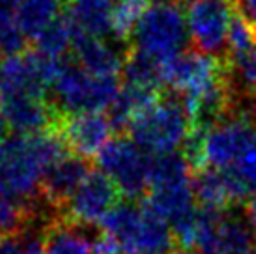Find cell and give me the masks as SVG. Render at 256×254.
<instances>
[{
    "label": "cell",
    "instance_id": "6da1fadb",
    "mask_svg": "<svg viewBox=\"0 0 256 254\" xmlns=\"http://www.w3.org/2000/svg\"><path fill=\"white\" fill-rule=\"evenodd\" d=\"M66 154L70 150L56 131L6 136L0 142V190L38 213L43 176Z\"/></svg>",
    "mask_w": 256,
    "mask_h": 254
},
{
    "label": "cell",
    "instance_id": "7a4b0ae2",
    "mask_svg": "<svg viewBox=\"0 0 256 254\" xmlns=\"http://www.w3.org/2000/svg\"><path fill=\"white\" fill-rule=\"evenodd\" d=\"M192 178V164L185 156L154 157L146 204L170 224L174 236L185 248L192 247L200 217Z\"/></svg>",
    "mask_w": 256,
    "mask_h": 254
},
{
    "label": "cell",
    "instance_id": "3957f363",
    "mask_svg": "<svg viewBox=\"0 0 256 254\" xmlns=\"http://www.w3.org/2000/svg\"><path fill=\"white\" fill-rule=\"evenodd\" d=\"M101 232L110 236L124 254H172L174 232L148 204L122 202L100 222Z\"/></svg>",
    "mask_w": 256,
    "mask_h": 254
},
{
    "label": "cell",
    "instance_id": "277c9868",
    "mask_svg": "<svg viewBox=\"0 0 256 254\" xmlns=\"http://www.w3.org/2000/svg\"><path fill=\"white\" fill-rule=\"evenodd\" d=\"M131 138L154 157L178 154L191 140L194 127L191 116L176 98H159L129 126Z\"/></svg>",
    "mask_w": 256,
    "mask_h": 254
},
{
    "label": "cell",
    "instance_id": "5b68a950",
    "mask_svg": "<svg viewBox=\"0 0 256 254\" xmlns=\"http://www.w3.org/2000/svg\"><path fill=\"white\" fill-rule=\"evenodd\" d=\"M129 40L133 42V50L166 64L185 52L189 42L187 15L178 2L156 0L146 8Z\"/></svg>",
    "mask_w": 256,
    "mask_h": 254
},
{
    "label": "cell",
    "instance_id": "8992f818",
    "mask_svg": "<svg viewBox=\"0 0 256 254\" xmlns=\"http://www.w3.org/2000/svg\"><path fill=\"white\" fill-rule=\"evenodd\" d=\"M54 106L66 116L103 112L112 106L122 90L120 77H94L77 64L66 62L52 84Z\"/></svg>",
    "mask_w": 256,
    "mask_h": 254
},
{
    "label": "cell",
    "instance_id": "52a82bcc",
    "mask_svg": "<svg viewBox=\"0 0 256 254\" xmlns=\"http://www.w3.org/2000/svg\"><path fill=\"white\" fill-rule=\"evenodd\" d=\"M98 162L101 172L116 185L118 192L129 200L148 192L154 159L133 138H112L98 154Z\"/></svg>",
    "mask_w": 256,
    "mask_h": 254
},
{
    "label": "cell",
    "instance_id": "ba28073f",
    "mask_svg": "<svg viewBox=\"0 0 256 254\" xmlns=\"http://www.w3.org/2000/svg\"><path fill=\"white\" fill-rule=\"evenodd\" d=\"M254 230L245 217L202 210L192 240L194 254H252Z\"/></svg>",
    "mask_w": 256,
    "mask_h": 254
},
{
    "label": "cell",
    "instance_id": "9c48e42d",
    "mask_svg": "<svg viewBox=\"0 0 256 254\" xmlns=\"http://www.w3.org/2000/svg\"><path fill=\"white\" fill-rule=\"evenodd\" d=\"M185 15L189 40L200 52L217 58L228 49V34L234 21L228 0H194Z\"/></svg>",
    "mask_w": 256,
    "mask_h": 254
},
{
    "label": "cell",
    "instance_id": "30bf717a",
    "mask_svg": "<svg viewBox=\"0 0 256 254\" xmlns=\"http://www.w3.org/2000/svg\"><path fill=\"white\" fill-rule=\"evenodd\" d=\"M224 78L219 58L200 50H185L163 64V84L184 94V101L196 98Z\"/></svg>",
    "mask_w": 256,
    "mask_h": 254
},
{
    "label": "cell",
    "instance_id": "8fae6325",
    "mask_svg": "<svg viewBox=\"0 0 256 254\" xmlns=\"http://www.w3.org/2000/svg\"><path fill=\"white\" fill-rule=\"evenodd\" d=\"M118 189L107 174L92 170L73 198L68 202L60 217L77 226L100 224L118 204Z\"/></svg>",
    "mask_w": 256,
    "mask_h": 254
},
{
    "label": "cell",
    "instance_id": "7c38bea8",
    "mask_svg": "<svg viewBox=\"0 0 256 254\" xmlns=\"http://www.w3.org/2000/svg\"><path fill=\"white\" fill-rule=\"evenodd\" d=\"M0 108L15 134H40L54 131L64 114L42 96L17 94L0 98Z\"/></svg>",
    "mask_w": 256,
    "mask_h": 254
},
{
    "label": "cell",
    "instance_id": "4fadbf2b",
    "mask_svg": "<svg viewBox=\"0 0 256 254\" xmlns=\"http://www.w3.org/2000/svg\"><path fill=\"white\" fill-rule=\"evenodd\" d=\"M54 131L62 136V140L66 142L72 154L90 161V157H98L101 150L112 140L110 134L114 127L108 116L103 112L73 114V116L64 114Z\"/></svg>",
    "mask_w": 256,
    "mask_h": 254
},
{
    "label": "cell",
    "instance_id": "5bb4252c",
    "mask_svg": "<svg viewBox=\"0 0 256 254\" xmlns=\"http://www.w3.org/2000/svg\"><path fill=\"white\" fill-rule=\"evenodd\" d=\"M90 172L92 166L88 159L75 156L72 152L66 154L64 157L52 162L43 176V200L56 212V215H60Z\"/></svg>",
    "mask_w": 256,
    "mask_h": 254
},
{
    "label": "cell",
    "instance_id": "9a60e30c",
    "mask_svg": "<svg viewBox=\"0 0 256 254\" xmlns=\"http://www.w3.org/2000/svg\"><path fill=\"white\" fill-rule=\"evenodd\" d=\"M77 36L105 40L112 36L114 0H68V17Z\"/></svg>",
    "mask_w": 256,
    "mask_h": 254
},
{
    "label": "cell",
    "instance_id": "2e32d148",
    "mask_svg": "<svg viewBox=\"0 0 256 254\" xmlns=\"http://www.w3.org/2000/svg\"><path fill=\"white\" fill-rule=\"evenodd\" d=\"M77 66L94 77H118L124 70V58L118 49L98 38L75 34L73 43Z\"/></svg>",
    "mask_w": 256,
    "mask_h": 254
},
{
    "label": "cell",
    "instance_id": "e0dca14e",
    "mask_svg": "<svg viewBox=\"0 0 256 254\" xmlns=\"http://www.w3.org/2000/svg\"><path fill=\"white\" fill-rule=\"evenodd\" d=\"M62 0H15L14 17L21 34L34 40L60 19Z\"/></svg>",
    "mask_w": 256,
    "mask_h": 254
},
{
    "label": "cell",
    "instance_id": "ac0fdd59",
    "mask_svg": "<svg viewBox=\"0 0 256 254\" xmlns=\"http://www.w3.org/2000/svg\"><path fill=\"white\" fill-rule=\"evenodd\" d=\"M192 187L196 202L206 212H226L228 206L238 202L232 185L220 170L206 166L198 168L192 178Z\"/></svg>",
    "mask_w": 256,
    "mask_h": 254
},
{
    "label": "cell",
    "instance_id": "d6986e66",
    "mask_svg": "<svg viewBox=\"0 0 256 254\" xmlns=\"http://www.w3.org/2000/svg\"><path fill=\"white\" fill-rule=\"evenodd\" d=\"M42 238L45 254H94V243L86 240L77 224L68 222L60 215L47 220Z\"/></svg>",
    "mask_w": 256,
    "mask_h": 254
},
{
    "label": "cell",
    "instance_id": "ffe728a7",
    "mask_svg": "<svg viewBox=\"0 0 256 254\" xmlns=\"http://www.w3.org/2000/svg\"><path fill=\"white\" fill-rule=\"evenodd\" d=\"M159 99V92L140 88V86L124 84L118 98L114 99L112 106L108 108V120L112 124L114 131L129 129L136 116L150 108Z\"/></svg>",
    "mask_w": 256,
    "mask_h": 254
},
{
    "label": "cell",
    "instance_id": "44dd1931",
    "mask_svg": "<svg viewBox=\"0 0 256 254\" xmlns=\"http://www.w3.org/2000/svg\"><path fill=\"white\" fill-rule=\"evenodd\" d=\"M122 73H124V84L140 86L156 92H159V86H163V64L136 50L128 52Z\"/></svg>",
    "mask_w": 256,
    "mask_h": 254
},
{
    "label": "cell",
    "instance_id": "7402d4cb",
    "mask_svg": "<svg viewBox=\"0 0 256 254\" xmlns=\"http://www.w3.org/2000/svg\"><path fill=\"white\" fill-rule=\"evenodd\" d=\"M222 174L228 178L238 202L256 192V134L240 159L232 164V168H228Z\"/></svg>",
    "mask_w": 256,
    "mask_h": 254
},
{
    "label": "cell",
    "instance_id": "603a6c76",
    "mask_svg": "<svg viewBox=\"0 0 256 254\" xmlns=\"http://www.w3.org/2000/svg\"><path fill=\"white\" fill-rule=\"evenodd\" d=\"M34 43H36V50L43 56L64 60L68 50L72 49L75 43V30L66 17H60Z\"/></svg>",
    "mask_w": 256,
    "mask_h": 254
},
{
    "label": "cell",
    "instance_id": "cb8c5ba5",
    "mask_svg": "<svg viewBox=\"0 0 256 254\" xmlns=\"http://www.w3.org/2000/svg\"><path fill=\"white\" fill-rule=\"evenodd\" d=\"M230 80L228 84L232 90H240L247 96H256V47L243 52L230 54L228 64Z\"/></svg>",
    "mask_w": 256,
    "mask_h": 254
},
{
    "label": "cell",
    "instance_id": "d4e9b609",
    "mask_svg": "<svg viewBox=\"0 0 256 254\" xmlns=\"http://www.w3.org/2000/svg\"><path fill=\"white\" fill-rule=\"evenodd\" d=\"M36 212L19 204L0 190V236H21L36 219Z\"/></svg>",
    "mask_w": 256,
    "mask_h": 254
},
{
    "label": "cell",
    "instance_id": "484cf974",
    "mask_svg": "<svg viewBox=\"0 0 256 254\" xmlns=\"http://www.w3.org/2000/svg\"><path fill=\"white\" fill-rule=\"evenodd\" d=\"M150 2L146 0H118L114 4V21H112V36L118 40H129L136 22L140 21L142 14Z\"/></svg>",
    "mask_w": 256,
    "mask_h": 254
},
{
    "label": "cell",
    "instance_id": "4316f807",
    "mask_svg": "<svg viewBox=\"0 0 256 254\" xmlns=\"http://www.w3.org/2000/svg\"><path fill=\"white\" fill-rule=\"evenodd\" d=\"M252 47H256V30L243 19L242 15H234V21H232V26H230V34H228L230 54L243 52V50H249Z\"/></svg>",
    "mask_w": 256,
    "mask_h": 254
},
{
    "label": "cell",
    "instance_id": "83f0119b",
    "mask_svg": "<svg viewBox=\"0 0 256 254\" xmlns=\"http://www.w3.org/2000/svg\"><path fill=\"white\" fill-rule=\"evenodd\" d=\"M0 254H24L19 236H0Z\"/></svg>",
    "mask_w": 256,
    "mask_h": 254
},
{
    "label": "cell",
    "instance_id": "f1b7e54d",
    "mask_svg": "<svg viewBox=\"0 0 256 254\" xmlns=\"http://www.w3.org/2000/svg\"><path fill=\"white\" fill-rule=\"evenodd\" d=\"M238 10L245 21L256 30V0H238Z\"/></svg>",
    "mask_w": 256,
    "mask_h": 254
},
{
    "label": "cell",
    "instance_id": "f546056e",
    "mask_svg": "<svg viewBox=\"0 0 256 254\" xmlns=\"http://www.w3.org/2000/svg\"><path fill=\"white\" fill-rule=\"evenodd\" d=\"M245 220H247V224L256 232V192H252L247 198V204H245Z\"/></svg>",
    "mask_w": 256,
    "mask_h": 254
},
{
    "label": "cell",
    "instance_id": "4dcf8cb0",
    "mask_svg": "<svg viewBox=\"0 0 256 254\" xmlns=\"http://www.w3.org/2000/svg\"><path fill=\"white\" fill-rule=\"evenodd\" d=\"M6 129H8L6 118H4V114H2V108H0V142L6 138Z\"/></svg>",
    "mask_w": 256,
    "mask_h": 254
},
{
    "label": "cell",
    "instance_id": "1f68e13d",
    "mask_svg": "<svg viewBox=\"0 0 256 254\" xmlns=\"http://www.w3.org/2000/svg\"><path fill=\"white\" fill-rule=\"evenodd\" d=\"M172 254H192V252H189V248H182V250H176V248H174Z\"/></svg>",
    "mask_w": 256,
    "mask_h": 254
},
{
    "label": "cell",
    "instance_id": "d6a6232c",
    "mask_svg": "<svg viewBox=\"0 0 256 254\" xmlns=\"http://www.w3.org/2000/svg\"><path fill=\"white\" fill-rule=\"evenodd\" d=\"M252 118H254V122H256V103H254V106H252Z\"/></svg>",
    "mask_w": 256,
    "mask_h": 254
},
{
    "label": "cell",
    "instance_id": "836d02e7",
    "mask_svg": "<svg viewBox=\"0 0 256 254\" xmlns=\"http://www.w3.org/2000/svg\"><path fill=\"white\" fill-rule=\"evenodd\" d=\"M182 2H187V4H191V2H194V0H182Z\"/></svg>",
    "mask_w": 256,
    "mask_h": 254
},
{
    "label": "cell",
    "instance_id": "e575fe53",
    "mask_svg": "<svg viewBox=\"0 0 256 254\" xmlns=\"http://www.w3.org/2000/svg\"><path fill=\"white\" fill-rule=\"evenodd\" d=\"M116 2H118V0H114V4H116ZM146 2H150V4H152V2H154V0H146Z\"/></svg>",
    "mask_w": 256,
    "mask_h": 254
},
{
    "label": "cell",
    "instance_id": "d590c367",
    "mask_svg": "<svg viewBox=\"0 0 256 254\" xmlns=\"http://www.w3.org/2000/svg\"><path fill=\"white\" fill-rule=\"evenodd\" d=\"M252 254H256V247H254V250H252Z\"/></svg>",
    "mask_w": 256,
    "mask_h": 254
},
{
    "label": "cell",
    "instance_id": "8d00e7d4",
    "mask_svg": "<svg viewBox=\"0 0 256 254\" xmlns=\"http://www.w3.org/2000/svg\"><path fill=\"white\" fill-rule=\"evenodd\" d=\"M228 2H230V0H228Z\"/></svg>",
    "mask_w": 256,
    "mask_h": 254
}]
</instances>
